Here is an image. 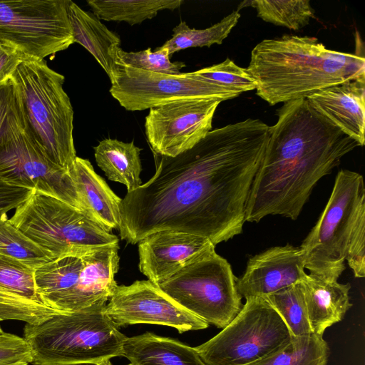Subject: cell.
Returning a JSON list of instances; mask_svg holds the SVG:
<instances>
[{"mask_svg": "<svg viewBox=\"0 0 365 365\" xmlns=\"http://www.w3.org/2000/svg\"><path fill=\"white\" fill-rule=\"evenodd\" d=\"M0 180L49 195L81 210L69 173L53 163L29 135L16 100L0 133Z\"/></svg>", "mask_w": 365, "mask_h": 365, "instance_id": "obj_11", "label": "cell"}, {"mask_svg": "<svg viewBox=\"0 0 365 365\" xmlns=\"http://www.w3.org/2000/svg\"><path fill=\"white\" fill-rule=\"evenodd\" d=\"M31 361V350L24 337L0 334V365H29Z\"/></svg>", "mask_w": 365, "mask_h": 365, "instance_id": "obj_33", "label": "cell"}, {"mask_svg": "<svg viewBox=\"0 0 365 365\" xmlns=\"http://www.w3.org/2000/svg\"><path fill=\"white\" fill-rule=\"evenodd\" d=\"M195 73L239 96L256 88V84L246 68L238 66L228 58L220 63L197 70Z\"/></svg>", "mask_w": 365, "mask_h": 365, "instance_id": "obj_32", "label": "cell"}, {"mask_svg": "<svg viewBox=\"0 0 365 365\" xmlns=\"http://www.w3.org/2000/svg\"><path fill=\"white\" fill-rule=\"evenodd\" d=\"M301 249L289 244L250 257L237 288L242 298L265 297L301 282L307 273Z\"/></svg>", "mask_w": 365, "mask_h": 365, "instance_id": "obj_16", "label": "cell"}, {"mask_svg": "<svg viewBox=\"0 0 365 365\" xmlns=\"http://www.w3.org/2000/svg\"><path fill=\"white\" fill-rule=\"evenodd\" d=\"M69 175L81 205V211L108 232L119 229V205L122 200L94 170L87 159L76 157Z\"/></svg>", "mask_w": 365, "mask_h": 365, "instance_id": "obj_20", "label": "cell"}, {"mask_svg": "<svg viewBox=\"0 0 365 365\" xmlns=\"http://www.w3.org/2000/svg\"><path fill=\"white\" fill-rule=\"evenodd\" d=\"M15 103V94L13 83L9 82L0 86V133L12 110Z\"/></svg>", "mask_w": 365, "mask_h": 365, "instance_id": "obj_36", "label": "cell"}, {"mask_svg": "<svg viewBox=\"0 0 365 365\" xmlns=\"http://www.w3.org/2000/svg\"><path fill=\"white\" fill-rule=\"evenodd\" d=\"M301 284L312 331L323 336L327 328L344 319L352 306L351 285L325 281L312 274H307Z\"/></svg>", "mask_w": 365, "mask_h": 365, "instance_id": "obj_21", "label": "cell"}, {"mask_svg": "<svg viewBox=\"0 0 365 365\" xmlns=\"http://www.w3.org/2000/svg\"><path fill=\"white\" fill-rule=\"evenodd\" d=\"M277 117L252 184L245 222L268 215L297 220L318 181L359 146L307 98L284 103Z\"/></svg>", "mask_w": 365, "mask_h": 365, "instance_id": "obj_2", "label": "cell"}, {"mask_svg": "<svg viewBox=\"0 0 365 365\" xmlns=\"http://www.w3.org/2000/svg\"><path fill=\"white\" fill-rule=\"evenodd\" d=\"M246 71L257 95L274 106L334 85L365 81V58L328 49L315 37L284 35L257 43Z\"/></svg>", "mask_w": 365, "mask_h": 365, "instance_id": "obj_3", "label": "cell"}, {"mask_svg": "<svg viewBox=\"0 0 365 365\" xmlns=\"http://www.w3.org/2000/svg\"><path fill=\"white\" fill-rule=\"evenodd\" d=\"M9 220L54 259L118 246L116 235L108 232L81 210L35 190L16 208Z\"/></svg>", "mask_w": 365, "mask_h": 365, "instance_id": "obj_8", "label": "cell"}, {"mask_svg": "<svg viewBox=\"0 0 365 365\" xmlns=\"http://www.w3.org/2000/svg\"><path fill=\"white\" fill-rule=\"evenodd\" d=\"M264 298L282 319L292 336L312 334L301 282Z\"/></svg>", "mask_w": 365, "mask_h": 365, "instance_id": "obj_29", "label": "cell"}, {"mask_svg": "<svg viewBox=\"0 0 365 365\" xmlns=\"http://www.w3.org/2000/svg\"><path fill=\"white\" fill-rule=\"evenodd\" d=\"M182 0H87L98 19L130 25L153 19L159 11L179 8Z\"/></svg>", "mask_w": 365, "mask_h": 365, "instance_id": "obj_25", "label": "cell"}, {"mask_svg": "<svg viewBox=\"0 0 365 365\" xmlns=\"http://www.w3.org/2000/svg\"><path fill=\"white\" fill-rule=\"evenodd\" d=\"M220 103L180 101L150 108L145 129L153 153L174 157L193 147L211 130Z\"/></svg>", "mask_w": 365, "mask_h": 365, "instance_id": "obj_14", "label": "cell"}, {"mask_svg": "<svg viewBox=\"0 0 365 365\" xmlns=\"http://www.w3.org/2000/svg\"><path fill=\"white\" fill-rule=\"evenodd\" d=\"M319 113L356 141L365 143V81L355 80L334 85L308 98Z\"/></svg>", "mask_w": 365, "mask_h": 365, "instance_id": "obj_19", "label": "cell"}, {"mask_svg": "<svg viewBox=\"0 0 365 365\" xmlns=\"http://www.w3.org/2000/svg\"><path fill=\"white\" fill-rule=\"evenodd\" d=\"M34 190L0 180V214L6 213L24 203Z\"/></svg>", "mask_w": 365, "mask_h": 365, "instance_id": "obj_34", "label": "cell"}, {"mask_svg": "<svg viewBox=\"0 0 365 365\" xmlns=\"http://www.w3.org/2000/svg\"><path fill=\"white\" fill-rule=\"evenodd\" d=\"M96 365H112L110 360H105L97 363ZM128 365V364H127Z\"/></svg>", "mask_w": 365, "mask_h": 365, "instance_id": "obj_37", "label": "cell"}, {"mask_svg": "<svg viewBox=\"0 0 365 365\" xmlns=\"http://www.w3.org/2000/svg\"><path fill=\"white\" fill-rule=\"evenodd\" d=\"M0 255L33 269L54 260L53 257L14 226L6 213L0 214Z\"/></svg>", "mask_w": 365, "mask_h": 365, "instance_id": "obj_28", "label": "cell"}, {"mask_svg": "<svg viewBox=\"0 0 365 365\" xmlns=\"http://www.w3.org/2000/svg\"><path fill=\"white\" fill-rule=\"evenodd\" d=\"M11 81L26 131L53 163L69 173L77 156L73 110L63 89L65 77L44 59L26 56Z\"/></svg>", "mask_w": 365, "mask_h": 365, "instance_id": "obj_4", "label": "cell"}, {"mask_svg": "<svg viewBox=\"0 0 365 365\" xmlns=\"http://www.w3.org/2000/svg\"><path fill=\"white\" fill-rule=\"evenodd\" d=\"M105 312L117 327L150 324L171 327L180 333L206 329L204 320L187 312L150 280L117 285Z\"/></svg>", "mask_w": 365, "mask_h": 365, "instance_id": "obj_15", "label": "cell"}, {"mask_svg": "<svg viewBox=\"0 0 365 365\" xmlns=\"http://www.w3.org/2000/svg\"><path fill=\"white\" fill-rule=\"evenodd\" d=\"M110 83V95L129 111L143 110L180 101L222 102L239 96L195 71L165 74L118 65Z\"/></svg>", "mask_w": 365, "mask_h": 365, "instance_id": "obj_13", "label": "cell"}, {"mask_svg": "<svg viewBox=\"0 0 365 365\" xmlns=\"http://www.w3.org/2000/svg\"><path fill=\"white\" fill-rule=\"evenodd\" d=\"M96 304L73 312H61L24 328L33 365L93 364L123 355L127 337Z\"/></svg>", "mask_w": 365, "mask_h": 365, "instance_id": "obj_5", "label": "cell"}, {"mask_svg": "<svg viewBox=\"0 0 365 365\" xmlns=\"http://www.w3.org/2000/svg\"><path fill=\"white\" fill-rule=\"evenodd\" d=\"M240 14L234 11L220 22L203 29H191L185 21H181L173 29L171 38L162 46L167 48L170 56L179 51L192 47H210L221 44L238 23Z\"/></svg>", "mask_w": 365, "mask_h": 365, "instance_id": "obj_27", "label": "cell"}, {"mask_svg": "<svg viewBox=\"0 0 365 365\" xmlns=\"http://www.w3.org/2000/svg\"><path fill=\"white\" fill-rule=\"evenodd\" d=\"M68 0L0 1V43L38 59L74 43Z\"/></svg>", "mask_w": 365, "mask_h": 365, "instance_id": "obj_12", "label": "cell"}, {"mask_svg": "<svg viewBox=\"0 0 365 365\" xmlns=\"http://www.w3.org/2000/svg\"><path fill=\"white\" fill-rule=\"evenodd\" d=\"M212 245L209 240L187 232H155L138 242L139 269L148 280L158 284Z\"/></svg>", "mask_w": 365, "mask_h": 365, "instance_id": "obj_17", "label": "cell"}, {"mask_svg": "<svg viewBox=\"0 0 365 365\" xmlns=\"http://www.w3.org/2000/svg\"><path fill=\"white\" fill-rule=\"evenodd\" d=\"M61 312L48 307L38 293L34 269L0 255V321L37 325Z\"/></svg>", "mask_w": 365, "mask_h": 365, "instance_id": "obj_18", "label": "cell"}, {"mask_svg": "<svg viewBox=\"0 0 365 365\" xmlns=\"http://www.w3.org/2000/svg\"><path fill=\"white\" fill-rule=\"evenodd\" d=\"M26 57L13 46L0 43V86L9 82L19 65Z\"/></svg>", "mask_w": 365, "mask_h": 365, "instance_id": "obj_35", "label": "cell"}, {"mask_svg": "<svg viewBox=\"0 0 365 365\" xmlns=\"http://www.w3.org/2000/svg\"><path fill=\"white\" fill-rule=\"evenodd\" d=\"M140 150L133 141L106 138L94 147V156L109 180L123 184L131 192L142 185Z\"/></svg>", "mask_w": 365, "mask_h": 365, "instance_id": "obj_24", "label": "cell"}, {"mask_svg": "<svg viewBox=\"0 0 365 365\" xmlns=\"http://www.w3.org/2000/svg\"><path fill=\"white\" fill-rule=\"evenodd\" d=\"M237 281L230 263L212 245L157 286L187 312L223 329L243 306Z\"/></svg>", "mask_w": 365, "mask_h": 365, "instance_id": "obj_9", "label": "cell"}, {"mask_svg": "<svg viewBox=\"0 0 365 365\" xmlns=\"http://www.w3.org/2000/svg\"><path fill=\"white\" fill-rule=\"evenodd\" d=\"M269 134L267 124L248 118L211 130L176 156L153 153V176L120 203L121 240L134 245L176 230L216 246L240 235Z\"/></svg>", "mask_w": 365, "mask_h": 365, "instance_id": "obj_1", "label": "cell"}, {"mask_svg": "<svg viewBox=\"0 0 365 365\" xmlns=\"http://www.w3.org/2000/svg\"><path fill=\"white\" fill-rule=\"evenodd\" d=\"M365 235V188L363 176L338 172L327 205L302 242L304 268L328 282H336L345 270L353 240Z\"/></svg>", "mask_w": 365, "mask_h": 365, "instance_id": "obj_6", "label": "cell"}, {"mask_svg": "<svg viewBox=\"0 0 365 365\" xmlns=\"http://www.w3.org/2000/svg\"><path fill=\"white\" fill-rule=\"evenodd\" d=\"M2 332H4L0 327V334H1Z\"/></svg>", "mask_w": 365, "mask_h": 365, "instance_id": "obj_38", "label": "cell"}, {"mask_svg": "<svg viewBox=\"0 0 365 365\" xmlns=\"http://www.w3.org/2000/svg\"><path fill=\"white\" fill-rule=\"evenodd\" d=\"M116 62L118 65L165 74L179 73L186 66L181 61L172 62L168 49L162 46L154 51L148 48L140 51L127 52L119 48L116 52Z\"/></svg>", "mask_w": 365, "mask_h": 365, "instance_id": "obj_31", "label": "cell"}, {"mask_svg": "<svg viewBox=\"0 0 365 365\" xmlns=\"http://www.w3.org/2000/svg\"><path fill=\"white\" fill-rule=\"evenodd\" d=\"M119 246L103 247L52 260L34 270L38 293L51 308L77 312L105 304L117 284Z\"/></svg>", "mask_w": 365, "mask_h": 365, "instance_id": "obj_7", "label": "cell"}, {"mask_svg": "<svg viewBox=\"0 0 365 365\" xmlns=\"http://www.w3.org/2000/svg\"><path fill=\"white\" fill-rule=\"evenodd\" d=\"M291 338L272 305L264 297H251L220 332L195 349L207 365H249L277 350Z\"/></svg>", "mask_w": 365, "mask_h": 365, "instance_id": "obj_10", "label": "cell"}, {"mask_svg": "<svg viewBox=\"0 0 365 365\" xmlns=\"http://www.w3.org/2000/svg\"><path fill=\"white\" fill-rule=\"evenodd\" d=\"M330 349L322 335L292 336L282 347L249 365H327Z\"/></svg>", "mask_w": 365, "mask_h": 365, "instance_id": "obj_26", "label": "cell"}, {"mask_svg": "<svg viewBox=\"0 0 365 365\" xmlns=\"http://www.w3.org/2000/svg\"><path fill=\"white\" fill-rule=\"evenodd\" d=\"M250 4L264 21L294 31L309 24L314 13L309 0H255Z\"/></svg>", "mask_w": 365, "mask_h": 365, "instance_id": "obj_30", "label": "cell"}, {"mask_svg": "<svg viewBox=\"0 0 365 365\" xmlns=\"http://www.w3.org/2000/svg\"><path fill=\"white\" fill-rule=\"evenodd\" d=\"M68 16L74 43L83 46L96 58L110 80L117 70L116 52L120 37L109 30L94 14L68 0Z\"/></svg>", "mask_w": 365, "mask_h": 365, "instance_id": "obj_22", "label": "cell"}, {"mask_svg": "<svg viewBox=\"0 0 365 365\" xmlns=\"http://www.w3.org/2000/svg\"><path fill=\"white\" fill-rule=\"evenodd\" d=\"M123 356L128 365H207L195 347L150 332L127 337Z\"/></svg>", "mask_w": 365, "mask_h": 365, "instance_id": "obj_23", "label": "cell"}]
</instances>
